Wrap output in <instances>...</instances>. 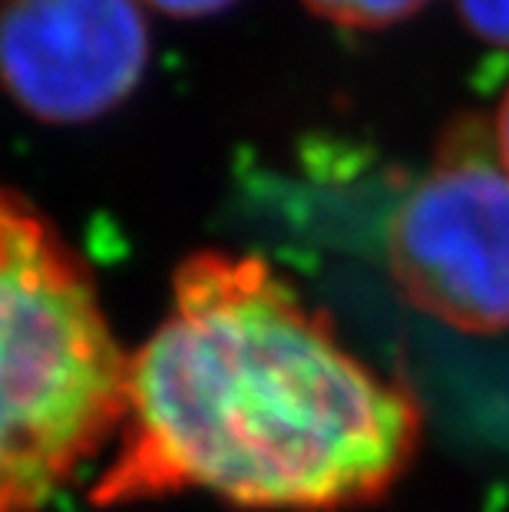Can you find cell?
<instances>
[{
  "label": "cell",
  "instance_id": "3",
  "mask_svg": "<svg viewBox=\"0 0 509 512\" xmlns=\"http://www.w3.org/2000/svg\"><path fill=\"white\" fill-rule=\"evenodd\" d=\"M387 268L417 311L463 334L509 331V172L493 136L460 126L397 202Z\"/></svg>",
  "mask_w": 509,
  "mask_h": 512
},
{
  "label": "cell",
  "instance_id": "7",
  "mask_svg": "<svg viewBox=\"0 0 509 512\" xmlns=\"http://www.w3.org/2000/svg\"><path fill=\"white\" fill-rule=\"evenodd\" d=\"M139 4L172 20H202L222 14V10H229L238 0H139Z\"/></svg>",
  "mask_w": 509,
  "mask_h": 512
},
{
  "label": "cell",
  "instance_id": "6",
  "mask_svg": "<svg viewBox=\"0 0 509 512\" xmlns=\"http://www.w3.org/2000/svg\"><path fill=\"white\" fill-rule=\"evenodd\" d=\"M463 24L493 47H509V0H457Z\"/></svg>",
  "mask_w": 509,
  "mask_h": 512
},
{
  "label": "cell",
  "instance_id": "2",
  "mask_svg": "<svg viewBox=\"0 0 509 512\" xmlns=\"http://www.w3.org/2000/svg\"><path fill=\"white\" fill-rule=\"evenodd\" d=\"M126 367L80 255L0 185V512H37L93 460Z\"/></svg>",
  "mask_w": 509,
  "mask_h": 512
},
{
  "label": "cell",
  "instance_id": "5",
  "mask_svg": "<svg viewBox=\"0 0 509 512\" xmlns=\"http://www.w3.org/2000/svg\"><path fill=\"white\" fill-rule=\"evenodd\" d=\"M308 14L341 30H384L414 17L430 0H301Z\"/></svg>",
  "mask_w": 509,
  "mask_h": 512
},
{
  "label": "cell",
  "instance_id": "1",
  "mask_svg": "<svg viewBox=\"0 0 509 512\" xmlns=\"http://www.w3.org/2000/svg\"><path fill=\"white\" fill-rule=\"evenodd\" d=\"M420 427L414 394L268 261L199 252L126 367L119 450L93 503L202 489L245 509L367 506L414 463Z\"/></svg>",
  "mask_w": 509,
  "mask_h": 512
},
{
  "label": "cell",
  "instance_id": "8",
  "mask_svg": "<svg viewBox=\"0 0 509 512\" xmlns=\"http://www.w3.org/2000/svg\"><path fill=\"white\" fill-rule=\"evenodd\" d=\"M493 149L500 156L503 169L509 172V86L503 93L500 106H496V119H493Z\"/></svg>",
  "mask_w": 509,
  "mask_h": 512
},
{
  "label": "cell",
  "instance_id": "4",
  "mask_svg": "<svg viewBox=\"0 0 509 512\" xmlns=\"http://www.w3.org/2000/svg\"><path fill=\"white\" fill-rule=\"evenodd\" d=\"M139 0H0V93L47 126L119 110L149 70Z\"/></svg>",
  "mask_w": 509,
  "mask_h": 512
}]
</instances>
